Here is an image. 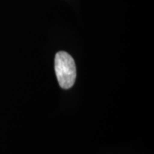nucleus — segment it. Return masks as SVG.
Returning a JSON list of instances; mask_svg holds the SVG:
<instances>
[{"label": "nucleus", "instance_id": "f257e3e1", "mask_svg": "<svg viewBox=\"0 0 154 154\" xmlns=\"http://www.w3.org/2000/svg\"><path fill=\"white\" fill-rule=\"evenodd\" d=\"M54 69L59 86L64 89L72 88L76 77V64L72 56L66 51L57 53Z\"/></svg>", "mask_w": 154, "mask_h": 154}]
</instances>
